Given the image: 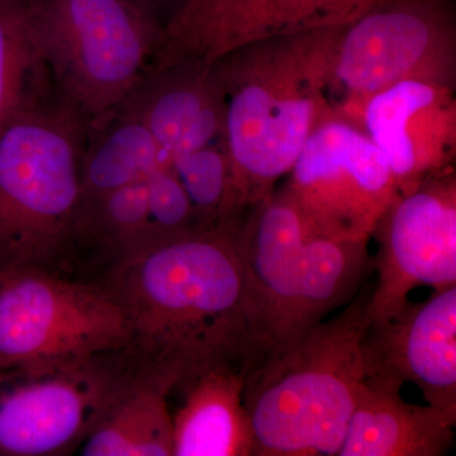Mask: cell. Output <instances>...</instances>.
I'll list each match as a JSON object with an SVG mask.
<instances>
[{
    "label": "cell",
    "mask_w": 456,
    "mask_h": 456,
    "mask_svg": "<svg viewBox=\"0 0 456 456\" xmlns=\"http://www.w3.org/2000/svg\"><path fill=\"white\" fill-rule=\"evenodd\" d=\"M346 27L255 42L216 62L237 217L268 197L289 174L312 132L338 117L332 84Z\"/></svg>",
    "instance_id": "7a4b0ae2"
},
{
    "label": "cell",
    "mask_w": 456,
    "mask_h": 456,
    "mask_svg": "<svg viewBox=\"0 0 456 456\" xmlns=\"http://www.w3.org/2000/svg\"><path fill=\"white\" fill-rule=\"evenodd\" d=\"M456 20L449 0H378L342 33L332 104L359 126L369 99L398 83L455 86Z\"/></svg>",
    "instance_id": "52a82bcc"
},
{
    "label": "cell",
    "mask_w": 456,
    "mask_h": 456,
    "mask_svg": "<svg viewBox=\"0 0 456 456\" xmlns=\"http://www.w3.org/2000/svg\"><path fill=\"white\" fill-rule=\"evenodd\" d=\"M130 351L0 371V455L77 452L127 367Z\"/></svg>",
    "instance_id": "ba28073f"
},
{
    "label": "cell",
    "mask_w": 456,
    "mask_h": 456,
    "mask_svg": "<svg viewBox=\"0 0 456 456\" xmlns=\"http://www.w3.org/2000/svg\"><path fill=\"white\" fill-rule=\"evenodd\" d=\"M377 281L369 298L371 323L397 314L419 287L456 285V176H432L393 200L373 235Z\"/></svg>",
    "instance_id": "30bf717a"
},
{
    "label": "cell",
    "mask_w": 456,
    "mask_h": 456,
    "mask_svg": "<svg viewBox=\"0 0 456 456\" xmlns=\"http://www.w3.org/2000/svg\"><path fill=\"white\" fill-rule=\"evenodd\" d=\"M36 49L57 92L89 128L141 82L163 40L154 0H27Z\"/></svg>",
    "instance_id": "5b68a950"
},
{
    "label": "cell",
    "mask_w": 456,
    "mask_h": 456,
    "mask_svg": "<svg viewBox=\"0 0 456 456\" xmlns=\"http://www.w3.org/2000/svg\"><path fill=\"white\" fill-rule=\"evenodd\" d=\"M154 2L159 5V8L161 9V12H163L165 20H167L171 12L176 8V5H178L182 0H154Z\"/></svg>",
    "instance_id": "d4e9b609"
},
{
    "label": "cell",
    "mask_w": 456,
    "mask_h": 456,
    "mask_svg": "<svg viewBox=\"0 0 456 456\" xmlns=\"http://www.w3.org/2000/svg\"><path fill=\"white\" fill-rule=\"evenodd\" d=\"M310 235L285 187L274 189L242 220L240 242L254 334L251 371L293 345Z\"/></svg>",
    "instance_id": "7c38bea8"
},
{
    "label": "cell",
    "mask_w": 456,
    "mask_h": 456,
    "mask_svg": "<svg viewBox=\"0 0 456 456\" xmlns=\"http://www.w3.org/2000/svg\"><path fill=\"white\" fill-rule=\"evenodd\" d=\"M53 88L33 42L27 0H0V134Z\"/></svg>",
    "instance_id": "44dd1931"
},
{
    "label": "cell",
    "mask_w": 456,
    "mask_h": 456,
    "mask_svg": "<svg viewBox=\"0 0 456 456\" xmlns=\"http://www.w3.org/2000/svg\"><path fill=\"white\" fill-rule=\"evenodd\" d=\"M362 358L367 379L415 384L428 406L456 419V285L370 323Z\"/></svg>",
    "instance_id": "4fadbf2b"
},
{
    "label": "cell",
    "mask_w": 456,
    "mask_h": 456,
    "mask_svg": "<svg viewBox=\"0 0 456 456\" xmlns=\"http://www.w3.org/2000/svg\"><path fill=\"white\" fill-rule=\"evenodd\" d=\"M248 374L240 362H213L180 375L169 397L173 456H254Z\"/></svg>",
    "instance_id": "2e32d148"
},
{
    "label": "cell",
    "mask_w": 456,
    "mask_h": 456,
    "mask_svg": "<svg viewBox=\"0 0 456 456\" xmlns=\"http://www.w3.org/2000/svg\"><path fill=\"white\" fill-rule=\"evenodd\" d=\"M378 0H182L165 20L151 66H213L228 53L269 38L349 26ZM150 66V68H151Z\"/></svg>",
    "instance_id": "8fae6325"
},
{
    "label": "cell",
    "mask_w": 456,
    "mask_h": 456,
    "mask_svg": "<svg viewBox=\"0 0 456 456\" xmlns=\"http://www.w3.org/2000/svg\"><path fill=\"white\" fill-rule=\"evenodd\" d=\"M119 108L149 128L169 160L224 143V98L215 65L151 66Z\"/></svg>",
    "instance_id": "9a60e30c"
},
{
    "label": "cell",
    "mask_w": 456,
    "mask_h": 456,
    "mask_svg": "<svg viewBox=\"0 0 456 456\" xmlns=\"http://www.w3.org/2000/svg\"><path fill=\"white\" fill-rule=\"evenodd\" d=\"M360 125L388 161L399 196L454 169L455 86L395 84L369 99Z\"/></svg>",
    "instance_id": "5bb4252c"
},
{
    "label": "cell",
    "mask_w": 456,
    "mask_h": 456,
    "mask_svg": "<svg viewBox=\"0 0 456 456\" xmlns=\"http://www.w3.org/2000/svg\"><path fill=\"white\" fill-rule=\"evenodd\" d=\"M151 235H174L197 227L196 213L187 191L170 167H161L146 178Z\"/></svg>",
    "instance_id": "cb8c5ba5"
},
{
    "label": "cell",
    "mask_w": 456,
    "mask_h": 456,
    "mask_svg": "<svg viewBox=\"0 0 456 456\" xmlns=\"http://www.w3.org/2000/svg\"><path fill=\"white\" fill-rule=\"evenodd\" d=\"M371 288L246 378L254 456L340 452L364 379L362 340Z\"/></svg>",
    "instance_id": "3957f363"
},
{
    "label": "cell",
    "mask_w": 456,
    "mask_h": 456,
    "mask_svg": "<svg viewBox=\"0 0 456 456\" xmlns=\"http://www.w3.org/2000/svg\"><path fill=\"white\" fill-rule=\"evenodd\" d=\"M285 188L312 235L371 239L399 196L391 167L359 126L332 117L312 132Z\"/></svg>",
    "instance_id": "9c48e42d"
},
{
    "label": "cell",
    "mask_w": 456,
    "mask_h": 456,
    "mask_svg": "<svg viewBox=\"0 0 456 456\" xmlns=\"http://www.w3.org/2000/svg\"><path fill=\"white\" fill-rule=\"evenodd\" d=\"M244 217L151 237L110 264L102 281L130 327L132 353L179 378L213 362H240L250 373Z\"/></svg>",
    "instance_id": "6da1fadb"
},
{
    "label": "cell",
    "mask_w": 456,
    "mask_h": 456,
    "mask_svg": "<svg viewBox=\"0 0 456 456\" xmlns=\"http://www.w3.org/2000/svg\"><path fill=\"white\" fill-rule=\"evenodd\" d=\"M170 167L193 204L197 227L240 218L232 209L230 163L224 143L173 156Z\"/></svg>",
    "instance_id": "603a6c76"
},
{
    "label": "cell",
    "mask_w": 456,
    "mask_h": 456,
    "mask_svg": "<svg viewBox=\"0 0 456 456\" xmlns=\"http://www.w3.org/2000/svg\"><path fill=\"white\" fill-rule=\"evenodd\" d=\"M179 375L130 350L127 367L77 452L83 456H173L170 392Z\"/></svg>",
    "instance_id": "e0dca14e"
},
{
    "label": "cell",
    "mask_w": 456,
    "mask_h": 456,
    "mask_svg": "<svg viewBox=\"0 0 456 456\" xmlns=\"http://www.w3.org/2000/svg\"><path fill=\"white\" fill-rule=\"evenodd\" d=\"M151 235L146 179L83 200L77 245L88 242L110 257V264Z\"/></svg>",
    "instance_id": "7402d4cb"
},
{
    "label": "cell",
    "mask_w": 456,
    "mask_h": 456,
    "mask_svg": "<svg viewBox=\"0 0 456 456\" xmlns=\"http://www.w3.org/2000/svg\"><path fill=\"white\" fill-rule=\"evenodd\" d=\"M88 130L53 88L0 134V268L60 270L74 254Z\"/></svg>",
    "instance_id": "277c9868"
},
{
    "label": "cell",
    "mask_w": 456,
    "mask_h": 456,
    "mask_svg": "<svg viewBox=\"0 0 456 456\" xmlns=\"http://www.w3.org/2000/svg\"><path fill=\"white\" fill-rule=\"evenodd\" d=\"M130 327L103 281L61 270L0 268V371L130 349Z\"/></svg>",
    "instance_id": "8992f818"
},
{
    "label": "cell",
    "mask_w": 456,
    "mask_h": 456,
    "mask_svg": "<svg viewBox=\"0 0 456 456\" xmlns=\"http://www.w3.org/2000/svg\"><path fill=\"white\" fill-rule=\"evenodd\" d=\"M369 241L308 236L294 342L358 294L368 274Z\"/></svg>",
    "instance_id": "ffe728a7"
},
{
    "label": "cell",
    "mask_w": 456,
    "mask_h": 456,
    "mask_svg": "<svg viewBox=\"0 0 456 456\" xmlns=\"http://www.w3.org/2000/svg\"><path fill=\"white\" fill-rule=\"evenodd\" d=\"M402 387L364 378L338 456H443L454 445L456 419L408 403Z\"/></svg>",
    "instance_id": "ac0fdd59"
},
{
    "label": "cell",
    "mask_w": 456,
    "mask_h": 456,
    "mask_svg": "<svg viewBox=\"0 0 456 456\" xmlns=\"http://www.w3.org/2000/svg\"><path fill=\"white\" fill-rule=\"evenodd\" d=\"M170 160L149 128L126 110L89 128L82 161L83 200L146 179Z\"/></svg>",
    "instance_id": "d6986e66"
}]
</instances>
